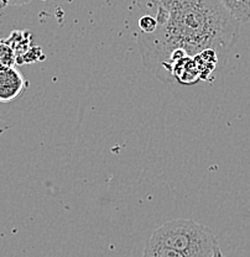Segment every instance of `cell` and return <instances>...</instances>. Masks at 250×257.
I'll list each match as a JSON object with an SVG mask.
<instances>
[{
	"label": "cell",
	"mask_w": 250,
	"mask_h": 257,
	"mask_svg": "<svg viewBox=\"0 0 250 257\" xmlns=\"http://www.w3.org/2000/svg\"><path fill=\"white\" fill-rule=\"evenodd\" d=\"M135 7L155 21L138 45L144 66L161 82L175 83L174 63L203 50L227 61L239 37L240 23L218 0H135Z\"/></svg>",
	"instance_id": "1"
},
{
	"label": "cell",
	"mask_w": 250,
	"mask_h": 257,
	"mask_svg": "<svg viewBox=\"0 0 250 257\" xmlns=\"http://www.w3.org/2000/svg\"><path fill=\"white\" fill-rule=\"evenodd\" d=\"M149 240L174 248L186 257H212L219 247L211 229L192 219H172L158 226Z\"/></svg>",
	"instance_id": "2"
},
{
	"label": "cell",
	"mask_w": 250,
	"mask_h": 257,
	"mask_svg": "<svg viewBox=\"0 0 250 257\" xmlns=\"http://www.w3.org/2000/svg\"><path fill=\"white\" fill-rule=\"evenodd\" d=\"M29 83L15 67L0 69V103L14 101L28 88Z\"/></svg>",
	"instance_id": "3"
},
{
	"label": "cell",
	"mask_w": 250,
	"mask_h": 257,
	"mask_svg": "<svg viewBox=\"0 0 250 257\" xmlns=\"http://www.w3.org/2000/svg\"><path fill=\"white\" fill-rule=\"evenodd\" d=\"M7 40L14 50L18 64L36 62L45 58L41 48L31 46V35L29 31H13Z\"/></svg>",
	"instance_id": "4"
},
{
	"label": "cell",
	"mask_w": 250,
	"mask_h": 257,
	"mask_svg": "<svg viewBox=\"0 0 250 257\" xmlns=\"http://www.w3.org/2000/svg\"><path fill=\"white\" fill-rule=\"evenodd\" d=\"M239 23L250 20V0H218Z\"/></svg>",
	"instance_id": "5"
},
{
	"label": "cell",
	"mask_w": 250,
	"mask_h": 257,
	"mask_svg": "<svg viewBox=\"0 0 250 257\" xmlns=\"http://www.w3.org/2000/svg\"><path fill=\"white\" fill-rule=\"evenodd\" d=\"M142 257H186L182 255L179 251L174 250V248L163 246L161 243L155 242V241L149 240L146 246L144 248V253Z\"/></svg>",
	"instance_id": "6"
},
{
	"label": "cell",
	"mask_w": 250,
	"mask_h": 257,
	"mask_svg": "<svg viewBox=\"0 0 250 257\" xmlns=\"http://www.w3.org/2000/svg\"><path fill=\"white\" fill-rule=\"evenodd\" d=\"M16 55L8 40H0V69L15 67Z\"/></svg>",
	"instance_id": "7"
},
{
	"label": "cell",
	"mask_w": 250,
	"mask_h": 257,
	"mask_svg": "<svg viewBox=\"0 0 250 257\" xmlns=\"http://www.w3.org/2000/svg\"><path fill=\"white\" fill-rule=\"evenodd\" d=\"M32 0H0L3 5H25Z\"/></svg>",
	"instance_id": "8"
},
{
	"label": "cell",
	"mask_w": 250,
	"mask_h": 257,
	"mask_svg": "<svg viewBox=\"0 0 250 257\" xmlns=\"http://www.w3.org/2000/svg\"><path fill=\"white\" fill-rule=\"evenodd\" d=\"M212 257H224V255H223L222 251H220V248L218 247V248H217V250H216V252L213 253V256H212Z\"/></svg>",
	"instance_id": "9"
}]
</instances>
